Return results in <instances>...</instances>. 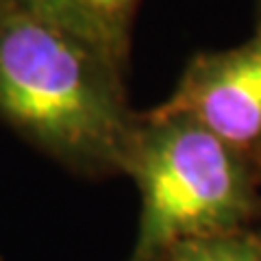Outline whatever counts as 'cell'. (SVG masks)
Listing matches in <instances>:
<instances>
[{
    "label": "cell",
    "mask_w": 261,
    "mask_h": 261,
    "mask_svg": "<svg viewBox=\"0 0 261 261\" xmlns=\"http://www.w3.org/2000/svg\"><path fill=\"white\" fill-rule=\"evenodd\" d=\"M257 13H261V0H257Z\"/></svg>",
    "instance_id": "52a82bcc"
},
{
    "label": "cell",
    "mask_w": 261,
    "mask_h": 261,
    "mask_svg": "<svg viewBox=\"0 0 261 261\" xmlns=\"http://www.w3.org/2000/svg\"><path fill=\"white\" fill-rule=\"evenodd\" d=\"M100 48L11 5L0 15V116L85 176L124 174L140 111Z\"/></svg>",
    "instance_id": "6da1fadb"
},
{
    "label": "cell",
    "mask_w": 261,
    "mask_h": 261,
    "mask_svg": "<svg viewBox=\"0 0 261 261\" xmlns=\"http://www.w3.org/2000/svg\"><path fill=\"white\" fill-rule=\"evenodd\" d=\"M124 176L140 194L128 261H157L183 242L261 224V152L183 113L140 111Z\"/></svg>",
    "instance_id": "7a4b0ae2"
},
{
    "label": "cell",
    "mask_w": 261,
    "mask_h": 261,
    "mask_svg": "<svg viewBox=\"0 0 261 261\" xmlns=\"http://www.w3.org/2000/svg\"><path fill=\"white\" fill-rule=\"evenodd\" d=\"M157 261H261V224L183 242Z\"/></svg>",
    "instance_id": "5b68a950"
},
{
    "label": "cell",
    "mask_w": 261,
    "mask_h": 261,
    "mask_svg": "<svg viewBox=\"0 0 261 261\" xmlns=\"http://www.w3.org/2000/svg\"><path fill=\"white\" fill-rule=\"evenodd\" d=\"M13 3L87 39L124 70L128 68L133 24L142 0H13Z\"/></svg>",
    "instance_id": "277c9868"
},
{
    "label": "cell",
    "mask_w": 261,
    "mask_h": 261,
    "mask_svg": "<svg viewBox=\"0 0 261 261\" xmlns=\"http://www.w3.org/2000/svg\"><path fill=\"white\" fill-rule=\"evenodd\" d=\"M157 109L190 116L222 140L261 152V13L244 42L194 55Z\"/></svg>",
    "instance_id": "3957f363"
},
{
    "label": "cell",
    "mask_w": 261,
    "mask_h": 261,
    "mask_svg": "<svg viewBox=\"0 0 261 261\" xmlns=\"http://www.w3.org/2000/svg\"><path fill=\"white\" fill-rule=\"evenodd\" d=\"M11 5H15V3H13V0H0V15H3V13L7 11V9H9V7H11Z\"/></svg>",
    "instance_id": "8992f818"
}]
</instances>
